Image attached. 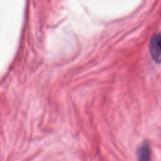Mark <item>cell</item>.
<instances>
[{
	"instance_id": "7a4b0ae2",
	"label": "cell",
	"mask_w": 161,
	"mask_h": 161,
	"mask_svg": "<svg viewBox=\"0 0 161 161\" xmlns=\"http://www.w3.org/2000/svg\"><path fill=\"white\" fill-rule=\"evenodd\" d=\"M138 161H150L151 150L147 143H142L138 149Z\"/></svg>"
},
{
	"instance_id": "6da1fadb",
	"label": "cell",
	"mask_w": 161,
	"mask_h": 161,
	"mask_svg": "<svg viewBox=\"0 0 161 161\" xmlns=\"http://www.w3.org/2000/svg\"><path fill=\"white\" fill-rule=\"evenodd\" d=\"M149 53L152 59L157 64L161 63V34L155 33L149 40Z\"/></svg>"
}]
</instances>
